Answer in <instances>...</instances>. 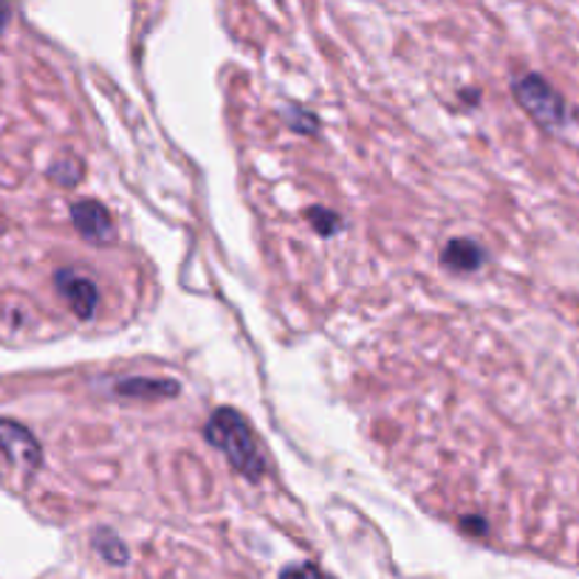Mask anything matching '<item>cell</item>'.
Segmentation results:
<instances>
[{
    "label": "cell",
    "instance_id": "cell-1",
    "mask_svg": "<svg viewBox=\"0 0 579 579\" xmlns=\"http://www.w3.org/2000/svg\"><path fill=\"white\" fill-rule=\"evenodd\" d=\"M210 442L215 447H221V453L230 458V464L235 469H241L244 475H257L264 472V458L257 453L255 438H252L249 427L244 424V419L232 410H218L210 422Z\"/></svg>",
    "mask_w": 579,
    "mask_h": 579
},
{
    "label": "cell",
    "instance_id": "cell-7",
    "mask_svg": "<svg viewBox=\"0 0 579 579\" xmlns=\"http://www.w3.org/2000/svg\"><path fill=\"white\" fill-rule=\"evenodd\" d=\"M7 9H0V29H3V23H7Z\"/></svg>",
    "mask_w": 579,
    "mask_h": 579
},
{
    "label": "cell",
    "instance_id": "cell-2",
    "mask_svg": "<svg viewBox=\"0 0 579 579\" xmlns=\"http://www.w3.org/2000/svg\"><path fill=\"white\" fill-rule=\"evenodd\" d=\"M514 97L532 113L541 125L546 127H557L566 122V102L546 79L537 77V74H526L514 82Z\"/></svg>",
    "mask_w": 579,
    "mask_h": 579
},
{
    "label": "cell",
    "instance_id": "cell-5",
    "mask_svg": "<svg viewBox=\"0 0 579 579\" xmlns=\"http://www.w3.org/2000/svg\"><path fill=\"white\" fill-rule=\"evenodd\" d=\"M74 224L82 230V235L91 237V241H108V235H111V218H108V210H102L99 204H93V201H79L77 207H74Z\"/></svg>",
    "mask_w": 579,
    "mask_h": 579
},
{
    "label": "cell",
    "instance_id": "cell-6",
    "mask_svg": "<svg viewBox=\"0 0 579 579\" xmlns=\"http://www.w3.org/2000/svg\"><path fill=\"white\" fill-rule=\"evenodd\" d=\"M283 579H325V574L314 566H291L283 571Z\"/></svg>",
    "mask_w": 579,
    "mask_h": 579
},
{
    "label": "cell",
    "instance_id": "cell-3",
    "mask_svg": "<svg viewBox=\"0 0 579 579\" xmlns=\"http://www.w3.org/2000/svg\"><path fill=\"white\" fill-rule=\"evenodd\" d=\"M57 283L63 297L68 300V305H71L79 316L91 314L93 305H97V289H93L91 280H86L82 275H74V271H63Z\"/></svg>",
    "mask_w": 579,
    "mask_h": 579
},
{
    "label": "cell",
    "instance_id": "cell-4",
    "mask_svg": "<svg viewBox=\"0 0 579 579\" xmlns=\"http://www.w3.org/2000/svg\"><path fill=\"white\" fill-rule=\"evenodd\" d=\"M0 447L7 449L14 461L23 464V467H34L40 458L37 444L32 442V435L12 422H0Z\"/></svg>",
    "mask_w": 579,
    "mask_h": 579
}]
</instances>
